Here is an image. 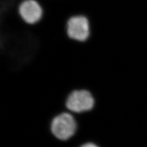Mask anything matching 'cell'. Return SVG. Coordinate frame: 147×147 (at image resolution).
Here are the masks:
<instances>
[{"label": "cell", "mask_w": 147, "mask_h": 147, "mask_svg": "<svg viewBox=\"0 0 147 147\" xmlns=\"http://www.w3.org/2000/svg\"><path fill=\"white\" fill-rule=\"evenodd\" d=\"M79 147H99L98 145L93 143V142H87L84 144H83Z\"/></svg>", "instance_id": "obj_5"}, {"label": "cell", "mask_w": 147, "mask_h": 147, "mask_svg": "<svg viewBox=\"0 0 147 147\" xmlns=\"http://www.w3.org/2000/svg\"><path fill=\"white\" fill-rule=\"evenodd\" d=\"M50 130L58 140H67L76 133L77 123L71 114L61 113L53 118L50 124Z\"/></svg>", "instance_id": "obj_1"}, {"label": "cell", "mask_w": 147, "mask_h": 147, "mask_svg": "<svg viewBox=\"0 0 147 147\" xmlns=\"http://www.w3.org/2000/svg\"><path fill=\"white\" fill-rule=\"evenodd\" d=\"M17 11L22 20L28 25L38 23L44 14L42 6L38 0H22L18 4Z\"/></svg>", "instance_id": "obj_4"}, {"label": "cell", "mask_w": 147, "mask_h": 147, "mask_svg": "<svg viewBox=\"0 0 147 147\" xmlns=\"http://www.w3.org/2000/svg\"><path fill=\"white\" fill-rule=\"evenodd\" d=\"M94 104L93 96L87 90H73L66 100L67 109L77 113L90 111L94 108Z\"/></svg>", "instance_id": "obj_3"}, {"label": "cell", "mask_w": 147, "mask_h": 147, "mask_svg": "<svg viewBox=\"0 0 147 147\" xmlns=\"http://www.w3.org/2000/svg\"><path fill=\"white\" fill-rule=\"evenodd\" d=\"M66 31L69 38L77 42H85L90 38L91 33L88 18L82 14L70 17L66 22Z\"/></svg>", "instance_id": "obj_2"}]
</instances>
